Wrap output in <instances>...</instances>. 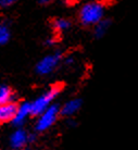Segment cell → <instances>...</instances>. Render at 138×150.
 I'll list each match as a JSON object with an SVG mask.
<instances>
[{
	"mask_svg": "<svg viewBox=\"0 0 138 150\" xmlns=\"http://www.w3.org/2000/svg\"><path fill=\"white\" fill-rule=\"evenodd\" d=\"M82 105H83L82 99L76 98V99H73V100L67 101V103L62 107V109H61L60 112H61V114H63V115H72V114H74L75 112H77V111L81 109Z\"/></svg>",
	"mask_w": 138,
	"mask_h": 150,
	"instance_id": "9c48e42d",
	"label": "cell"
},
{
	"mask_svg": "<svg viewBox=\"0 0 138 150\" xmlns=\"http://www.w3.org/2000/svg\"><path fill=\"white\" fill-rule=\"evenodd\" d=\"M28 115H30V103L25 102L21 105H18V110H16L15 116L12 120V122L14 125H22Z\"/></svg>",
	"mask_w": 138,
	"mask_h": 150,
	"instance_id": "ba28073f",
	"label": "cell"
},
{
	"mask_svg": "<svg viewBox=\"0 0 138 150\" xmlns=\"http://www.w3.org/2000/svg\"><path fill=\"white\" fill-rule=\"evenodd\" d=\"M112 24H113V22H112L111 19H109V18L102 19L98 24H96L93 26V37L96 38V39L103 38L105 35L108 34V32L111 28Z\"/></svg>",
	"mask_w": 138,
	"mask_h": 150,
	"instance_id": "52a82bcc",
	"label": "cell"
},
{
	"mask_svg": "<svg viewBox=\"0 0 138 150\" xmlns=\"http://www.w3.org/2000/svg\"><path fill=\"white\" fill-rule=\"evenodd\" d=\"M53 28L54 30L59 32V33H62V32H65L70 27H71V22L67 21V19H56L52 22Z\"/></svg>",
	"mask_w": 138,
	"mask_h": 150,
	"instance_id": "8fae6325",
	"label": "cell"
},
{
	"mask_svg": "<svg viewBox=\"0 0 138 150\" xmlns=\"http://www.w3.org/2000/svg\"><path fill=\"white\" fill-rule=\"evenodd\" d=\"M10 28L6 23H0V45L7 44L10 39Z\"/></svg>",
	"mask_w": 138,
	"mask_h": 150,
	"instance_id": "7c38bea8",
	"label": "cell"
},
{
	"mask_svg": "<svg viewBox=\"0 0 138 150\" xmlns=\"http://www.w3.org/2000/svg\"><path fill=\"white\" fill-rule=\"evenodd\" d=\"M30 134H27L25 131L23 129H18L15 131L11 135L10 138V145L13 149H22L27 143H30Z\"/></svg>",
	"mask_w": 138,
	"mask_h": 150,
	"instance_id": "5b68a950",
	"label": "cell"
},
{
	"mask_svg": "<svg viewBox=\"0 0 138 150\" xmlns=\"http://www.w3.org/2000/svg\"><path fill=\"white\" fill-rule=\"evenodd\" d=\"M61 57H62V53L61 52H56L53 53V54L45 57L36 65V72L39 75L50 74L58 67V64H59L60 60H61Z\"/></svg>",
	"mask_w": 138,
	"mask_h": 150,
	"instance_id": "277c9868",
	"label": "cell"
},
{
	"mask_svg": "<svg viewBox=\"0 0 138 150\" xmlns=\"http://www.w3.org/2000/svg\"><path fill=\"white\" fill-rule=\"evenodd\" d=\"M16 110H18V105L14 102L0 103V124L13 120Z\"/></svg>",
	"mask_w": 138,
	"mask_h": 150,
	"instance_id": "8992f818",
	"label": "cell"
},
{
	"mask_svg": "<svg viewBox=\"0 0 138 150\" xmlns=\"http://www.w3.org/2000/svg\"><path fill=\"white\" fill-rule=\"evenodd\" d=\"M102 4H112L113 1H115V0H100Z\"/></svg>",
	"mask_w": 138,
	"mask_h": 150,
	"instance_id": "9a60e30c",
	"label": "cell"
},
{
	"mask_svg": "<svg viewBox=\"0 0 138 150\" xmlns=\"http://www.w3.org/2000/svg\"><path fill=\"white\" fill-rule=\"evenodd\" d=\"M16 0H0V7H4V8H7V7H10L12 4H14Z\"/></svg>",
	"mask_w": 138,
	"mask_h": 150,
	"instance_id": "4fadbf2b",
	"label": "cell"
},
{
	"mask_svg": "<svg viewBox=\"0 0 138 150\" xmlns=\"http://www.w3.org/2000/svg\"><path fill=\"white\" fill-rule=\"evenodd\" d=\"M13 98H14V95L10 87L6 85L0 86V103L13 102Z\"/></svg>",
	"mask_w": 138,
	"mask_h": 150,
	"instance_id": "30bf717a",
	"label": "cell"
},
{
	"mask_svg": "<svg viewBox=\"0 0 138 150\" xmlns=\"http://www.w3.org/2000/svg\"><path fill=\"white\" fill-rule=\"evenodd\" d=\"M60 111L61 110L58 105H51L48 109H46L39 115V119L36 123V131L44 132L47 131L49 127H51L58 119Z\"/></svg>",
	"mask_w": 138,
	"mask_h": 150,
	"instance_id": "3957f363",
	"label": "cell"
},
{
	"mask_svg": "<svg viewBox=\"0 0 138 150\" xmlns=\"http://www.w3.org/2000/svg\"><path fill=\"white\" fill-rule=\"evenodd\" d=\"M105 18V4H102L101 1L87 2L79 11V22L84 26L93 27Z\"/></svg>",
	"mask_w": 138,
	"mask_h": 150,
	"instance_id": "6da1fadb",
	"label": "cell"
},
{
	"mask_svg": "<svg viewBox=\"0 0 138 150\" xmlns=\"http://www.w3.org/2000/svg\"><path fill=\"white\" fill-rule=\"evenodd\" d=\"M61 91V86L56 85L51 87L50 89L38 97L34 102L30 103V115H40L46 109H48L51 105V102L54 100V98L58 97V95Z\"/></svg>",
	"mask_w": 138,
	"mask_h": 150,
	"instance_id": "7a4b0ae2",
	"label": "cell"
},
{
	"mask_svg": "<svg viewBox=\"0 0 138 150\" xmlns=\"http://www.w3.org/2000/svg\"><path fill=\"white\" fill-rule=\"evenodd\" d=\"M53 0H39V2H40L41 4H51Z\"/></svg>",
	"mask_w": 138,
	"mask_h": 150,
	"instance_id": "5bb4252c",
	"label": "cell"
}]
</instances>
